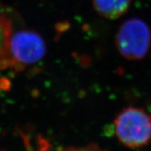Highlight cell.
Listing matches in <instances>:
<instances>
[{
	"instance_id": "obj_1",
	"label": "cell",
	"mask_w": 151,
	"mask_h": 151,
	"mask_svg": "<svg viewBox=\"0 0 151 151\" xmlns=\"http://www.w3.org/2000/svg\"><path fill=\"white\" fill-rule=\"evenodd\" d=\"M117 138L127 147L139 149L151 143V113L140 107H129L114 120Z\"/></svg>"
},
{
	"instance_id": "obj_2",
	"label": "cell",
	"mask_w": 151,
	"mask_h": 151,
	"mask_svg": "<svg viewBox=\"0 0 151 151\" xmlns=\"http://www.w3.org/2000/svg\"><path fill=\"white\" fill-rule=\"evenodd\" d=\"M115 44L123 57L129 60L144 59L151 46V30L140 19L124 22L116 35Z\"/></svg>"
},
{
	"instance_id": "obj_3",
	"label": "cell",
	"mask_w": 151,
	"mask_h": 151,
	"mask_svg": "<svg viewBox=\"0 0 151 151\" xmlns=\"http://www.w3.org/2000/svg\"><path fill=\"white\" fill-rule=\"evenodd\" d=\"M45 52V43L38 33L28 29L12 31L9 41L11 68L19 70L38 63Z\"/></svg>"
},
{
	"instance_id": "obj_4",
	"label": "cell",
	"mask_w": 151,
	"mask_h": 151,
	"mask_svg": "<svg viewBox=\"0 0 151 151\" xmlns=\"http://www.w3.org/2000/svg\"><path fill=\"white\" fill-rule=\"evenodd\" d=\"M12 31L11 19L5 13L0 12V69L11 68L9 41Z\"/></svg>"
},
{
	"instance_id": "obj_5",
	"label": "cell",
	"mask_w": 151,
	"mask_h": 151,
	"mask_svg": "<svg viewBox=\"0 0 151 151\" xmlns=\"http://www.w3.org/2000/svg\"><path fill=\"white\" fill-rule=\"evenodd\" d=\"M131 0H93L94 9L107 19H116L125 14Z\"/></svg>"
},
{
	"instance_id": "obj_6",
	"label": "cell",
	"mask_w": 151,
	"mask_h": 151,
	"mask_svg": "<svg viewBox=\"0 0 151 151\" xmlns=\"http://www.w3.org/2000/svg\"><path fill=\"white\" fill-rule=\"evenodd\" d=\"M63 151H106L101 147L95 144H90L85 146L80 147H71L67 148Z\"/></svg>"
}]
</instances>
